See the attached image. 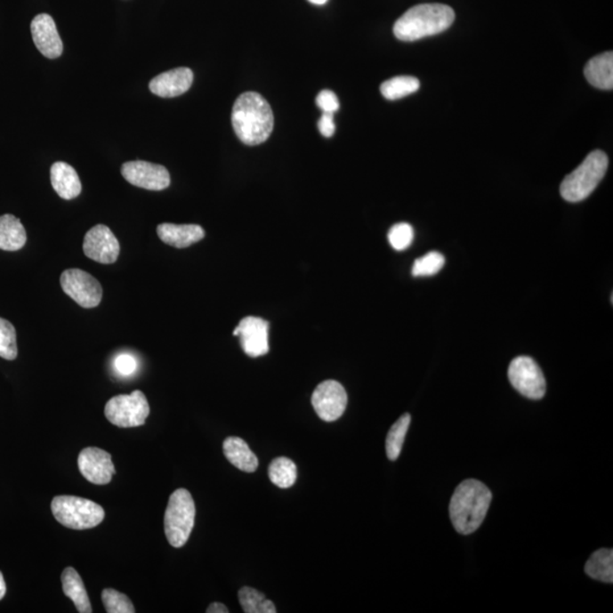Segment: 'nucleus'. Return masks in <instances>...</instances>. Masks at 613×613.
Wrapping results in <instances>:
<instances>
[{"label":"nucleus","mask_w":613,"mask_h":613,"mask_svg":"<svg viewBox=\"0 0 613 613\" xmlns=\"http://www.w3.org/2000/svg\"><path fill=\"white\" fill-rule=\"evenodd\" d=\"M608 156L603 151H592L580 165L562 181L561 193L569 203L586 199L606 175Z\"/></svg>","instance_id":"4"},{"label":"nucleus","mask_w":613,"mask_h":613,"mask_svg":"<svg viewBox=\"0 0 613 613\" xmlns=\"http://www.w3.org/2000/svg\"><path fill=\"white\" fill-rule=\"evenodd\" d=\"M82 476L90 483L106 485L112 480L115 467L112 456L100 448H85L77 459Z\"/></svg>","instance_id":"14"},{"label":"nucleus","mask_w":613,"mask_h":613,"mask_svg":"<svg viewBox=\"0 0 613 613\" xmlns=\"http://www.w3.org/2000/svg\"><path fill=\"white\" fill-rule=\"evenodd\" d=\"M102 603L109 613H134L135 609L125 594L113 588H107L101 593Z\"/></svg>","instance_id":"30"},{"label":"nucleus","mask_w":613,"mask_h":613,"mask_svg":"<svg viewBox=\"0 0 613 613\" xmlns=\"http://www.w3.org/2000/svg\"><path fill=\"white\" fill-rule=\"evenodd\" d=\"M196 520V505L191 493L185 488L173 492L164 518V528L173 547H182L190 537Z\"/></svg>","instance_id":"5"},{"label":"nucleus","mask_w":613,"mask_h":613,"mask_svg":"<svg viewBox=\"0 0 613 613\" xmlns=\"http://www.w3.org/2000/svg\"><path fill=\"white\" fill-rule=\"evenodd\" d=\"M119 242L112 230L106 225H96L86 232L84 253L86 257L101 264H114L119 256Z\"/></svg>","instance_id":"12"},{"label":"nucleus","mask_w":613,"mask_h":613,"mask_svg":"<svg viewBox=\"0 0 613 613\" xmlns=\"http://www.w3.org/2000/svg\"><path fill=\"white\" fill-rule=\"evenodd\" d=\"M308 2L314 4V5H324V4L327 3V0H308Z\"/></svg>","instance_id":"37"},{"label":"nucleus","mask_w":613,"mask_h":613,"mask_svg":"<svg viewBox=\"0 0 613 613\" xmlns=\"http://www.w3.org/2000/svg\"><path fill=\"white\" fill-rule=\"evenodd\" d=\"M232 125L246 146H258L270 137L274 115L270 105L257 93H245L234 102Z\"/></svg>","instance_id":"1"},{"label":"nucleus","mask_w":613,"mask_h":613,"mask_svg":"<svg viewBox=\"0 0 613 613\" xmlns=\"http://www.w3.org/2000/svg\"><path fill=\"white\" fill-rule=\"evenodd\" d=\"M51 180L53 190L65 200H72L80 195L82 190L79 175L71 165L57 162L51 168Z\"/></svg>","instance_id":"18"},{"label":"nucleus","mask_w":613,"mask_h":613,"mask_svg":"<svg viewBox=\"0 0 613 613\" xmlns=\"http://www.w3.org/2000/svg\"><path fill=\"white\" fill-rule=\"evenodd\" d=\"M419 86L421 84L414 77H396L382 84L381 93L386 100L398 101L418 92Z\"/></svg>","instance_id":"26"},{"label":"nucleus","mask_w":613,"mask_h":613,"mask_svg":"<svg viewBox=\"0 0 613 613\" xmlns=\"http://www.w3.org/2000/svg\"><path fill=\"white\" fill-rule=\"evenodd\" d=\"M586 79L595 88L611 90L613 88V53L607 52L593 57L584 69Z\"/></svg>","instance_id":"20"},{"label":"nucleus","mask_w":613,"mask_h":613,"mask_svg":"<svg viewBox=\"0 0 613 613\" xmlns=\"http://www.w3.org/2000/svg\"><path fill=\"white\" fill-rule=\"evenodd\" d=\"M223 450L226 459L234 467L245 472H254L258 468V459L250 450L248 444L237 436H230L223 443Z\"/></svg>","instance_id":"19"},{"label":"nucleus","mask_w":613,"mask_h":613,"mask_svg":"<svg viewBox=\"0 0 613 613\" xmlns=\"http://www.w3.org/2000/svg\"><path fill=\"white\" fill-rule=\"evenodd\" d=\"M335 114L323 113L319 121V130L325 138H331L335 133Z\"/></svg>","instance_id":"34"},{"label":"nucleus","mask_w":613,"mask_h":613,"mask_svg":"<svg viewBox=\"0 0 613 613\" xmlns=\"http://www.w3.org/2000/svg\"><path fill=\"white\" fill-rule=\"evenodd\" d=\"M508 377L513 388L522 396L532 400H540L545 396V377L540 366L532 358H514L508 368Z\"/></svg>","instance_id":"8"},{"label":"nucleus","mask_w":613,"mask_h":613,"mask_svg":"<svg viewBox=\"0 0 613 613\" xmlns=\"http://www.w3.org/2000/svg\"><path fill=\"white\" fill-rule=\"evenodd\" d=\"M269 328L270 324L266 320L249 316L238 323L233 335L240 337L246 355L257 358L270 351Z\"/></svg>","instance_id":"13"},{"label":"nucleus","mask_w":613,"mask_h":613,"mask_svg":"<svg viewBox=\"0 0 613 613\" xmlns=\"http://www.w3.org/2000/svg\"><path fill=\"white\" fill-rule=\"evenodd\" d=\"M446 258L438 251H431L425 256L415 259L413 266V275L415 278L433 277L443 269Z\"/></svg>","instance_id":"28"},{"label":"nucleus","mask_w":613,"mask_h":613,"mask_svg":"<svg viewBox=\"0 0 613 613\" xmlns=\"http://www.w3.org/2000/svg\"><path fill=\"white\" fill-rule=\"evenodd\" d=\"M121 173L127 182L146 190L162 191L171 184L170 173L165 167L143 160L123 164Z\"/></svg>","instance_id":"11"},{"label":"nucleus","mask_w":613,"mask_h":613,"mask_svg":"<svg viewBox=\"0 0 613 613\" xmlns=\"http://www.w3.org/2000/svg\"><path fill=\"white\" fill-rule=\"evenodd\" d=\"M208 613H229V609L224 604L214 602L207 609Z\"/></svg>","instance_id":"35"},{"label":"nucleus","mask_w":613,"mask_h":613,"mask_svg":"<svg viewBox=\"0 0 613 613\" xmlns=\"http://www.w3.org/2000/svg\"><path fill=\"white\" fill-rule=\"evenodd\" d=\"M269 476L271 483L279 488L294 487L298 479V471L295 464L286 456H279L270 463Z\"/></svg>","instance_id":"24"},{"label":"nucleus","mask_w":613,"mask_h":613,"mask_svg":"<svg viewBox=\"0 0 613 613\" xmlns=\"http://www.w3.org/2000/svg\"><path fill=\"white\" fill-rule=\"evenodd\" d=\"M238 601L246 613H275L277 607L261 592L248 586L238 592Z\"/></svg>","instance_id":"27"},{"label":"nucleus","mask_w":613,"mask_h":613,"mask_svg":"<svg viewBox=\"0 0 613 613\" xmlns=\"http://www.w3.org/2000/svg\"><path fill=\"white\" fill-rule=\"evenodd\" d=\"M150 414L149 403L141 391H133L131 394L117 396L105 406V415L113 425L130 429L145 425Z\"/></svg>","instance_id":"7"},{"label":"nucleus","mask_w":613,"mask_h":613,"mask_svg":"<svg viewBox=\"0 0 613 613\" xmlns=\"http://www.w3.org/2000/svg\"><path fill=\"white\" fill-rule=\"evenodd\" d=\"M64 594L73 601L74 606L80 613H92L93 608L86 593L84 580L74 568L69 567L61 574Z\"/></svg>","instance_id":"21"},{"label":"nucleus","mask_w":613,"mask_h":613,"mask_svg":"<svg viewBox=\"0 0 613 613\" xmlns=\"http://www.w3.org/2000/svg\"><path fill=\"white\" fill-rule=\"evenodd\" d=\"M61 289L82 308L100 306L102 299V287L100 281L92 274L79 269L63 271L60 275Z\"/></svg>","instance_id":"9"},{"label":"nucleus","mask_w":613,"mask_h":613,"mask_svg":"<svg viewBox=\"0 0 613 613\" xmlns=\"http://www.w3.org/2000/svg\"><path fill=\"white\" fill-rule=\"evenodd\" d=\"M53 517L60 524L71 529H90L105 520V510L96 502L82 497L60 496L52 502Z\"/></svg>","instance_id":"6"},{"label":"nucleus","mask_w":613,"mask_h":613,"mask_svg":"<svg viewBox=\"0 0 613 613\" xmlns=\"http://www.w3.org/2000/svg\"><path fill=\"white\" fill-rule=\"evenodd\" d=\"M491 501L492 493L481 481L467 480L460 483L450 502V518L456 532L469 535L479 529Z\"/></svg>","instance_id":"2"},{"label":"nucleus","mask_w":613,"mask_h":613,"mask_svg":"<svg viewBox=\"0 0 613 613\" xmlns=\"http://www.w3.org/2000/svg\"><path fill=\"white\" fill-rule=\"evenodd\" d=\"M585 573L591 578L612 584L613 551L611 549H601L592 554L586 562Z\"/></svg>","instance_id":"23"},{"label":"nucleus","mask_w":613,"mask_h":613,"mask_svg":"<svg viewBox=\"0 0 613 613\" xmlns=\"http://www.w3.org/2000/svg\"><path fill=\"white\" fill-rule=\"evenodd\" d=\"M31 34L36 47L47 59L55 60L63 52V43L51 15H36L31 22Z\"/></svg>","instance_id":"15"},{"label":"nucleus","mask_w":613,"mask_h":613,"mask_svg":"<svg viewBox=\"0 0 613 613\" xmlns=\"http://www.w3.org/2000/svg\"><path fill=\"white\" fill-rule=\"evenodd\" d=\"M414 229L408 223L393 225L389 232V242L394 250L403 251L408 249L414 241Z\"/></svg>","instance_id":"31"},{"label":"nucleus","mask_w":613,"mask_h":613,"mask_svg":"<svg viewBox=\"0 0 613 613\" xmlns=\"http://www.w3.org/2000/svg\"><path fill=\"white\" fill-rule=\"evenodd\" d=\"M27 244L26 229L14 215L0 216V249L18 251Z\"/></svg>","instance_id":"22"},{"label":"nucleus","mask_w":613,"mask_h":613,"mask_svg":"<svg viewBox=\"0 0 613 613\" xmlns=\"http://www.w3.org/2000/svg\"><path fill=\"white\" fill-rule=\"evenodd\" d=\"M411 415H402L393 426L391 427L386 436V455L390 460H397L401 454L403 443H405L407 432L409 430Z\"/></svg>","instance_id":"25"},{"label":"nucleus","mask_w":613,"mask_h":613,"mask_svg":"<svg viewBox=\"0 0 613 613\" xmlns=\"http://www.w3.org/2000/svg\"><path fill=\"white\" fill-rule=\"evenodd\" d=\"M316 104L323 110V113L335 114L340 109V102L336 94L331 90H323L316 98Z\"/></svg>","instance_id":"32"},{"label":"nucleus","mask_w":613,"mask_h":613,"mask_svg":"<svg viewBox=\"0 0 613 613\" xmlns=\"http://www.w3.org/2000/svg\"><path fill=\"white\" fill-rule=\"evenodd\" d=\"M0 357L6 360H14L18 357L15 327L2 317H0Z\"/></svg>","instance_id":"29"},{"label":"nucleus","mask_w":613,"mask_h":613,"mask_svg":"<svg viewBox=\"0 0 613 613\" xmlns=\"http://www.w3.org/2000/svg\"><path fill=\"white\" fill-rule=\"evenodd\" d=\"M193 72L188 68H179L159 74L150 81V92L162 98L181 96L190 89Z\"/></svg>","instance_id":"16"},{"label":"nucleus","mask_w":613,"mask_h":613,"mask_svg":"<svg viewBox=\"0 0 613 613\" xmlns=\"http://www.w3.org/2000/svg\"><path fill=\"white\" fill-rule=\"evenodd\" d=\"M312 407L325 422L337 421L348 405L347 392L339 382L328 380L320 383L312 393Z\"/></svg>","instance_id":"10"},{"label":"nucleus","mask_w":613,"mask_h":613,"mask_svg":"<svg viewBox=\"0 0 613 613\" xmlns=\"http://www.w3.org/2000/svg\"><path fill=\"white\" fill-rule=\"evenodd\" d=\"M114 367L119 375L130 376L137 370L138 363L133 356L123 353V355L115 358Z\"/></svg>","instance_id":"33"},{"label":"nucleus","mask_w":613,"mask_h":613,"mask_svg":"<svg viewBox=\"0 0 613 613\" xmlns=\"http://www.w3.org/2000/svg\"><path fill=\"white\" fill-rule=\"evenodd\" d=\"M455 11L443 4L411 7L394 23L393 34L401 41H415L448 30L455 22Z\"/></svg>","instance_id":"3"},{"label":"nucleus","mask_w":613,"mask_h":613,"mask_svg":"<svg viewBox=\"0 0 613 613\" xmlns=\"http://www.w3.org/2000/svg\"><path fill=\"white\" fill-rule=\"evenodd\" d=\"M157 234L164 244L183 249L203 240L206 233L201 226L196 224L163 223L157 226Z\"/></svg>","instance_id":"17"},{"label":"nucleus","mask_w":613,"mask_h":613,"mask_svg":"<svg viewBox=\"0 0 613 613\" xmlns=\"http://www.w3.org/2000/svg\"><path fill=\"white\" fill-rule=\"evenodd\" d=\"M6 594V584L5 580H4V576L2 573H0V600L4 599V596Z\"/></svg>","instance_id":"36"}]
</instances>
